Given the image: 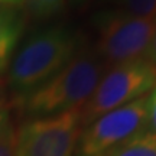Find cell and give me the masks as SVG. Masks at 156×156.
<instances>
[{
    "instance_id": "1",
    "label": "cell",
    "mask_w": 156,
    "mask_h": 156,
    "mask_svg": "<svg viewBox=\"0 0 156 156\" xmlns=\"http://www.w3.org/2000/svg\"><path fill=\"white\" fill-rule=\"evenodd\" d=\"M80 51V35L67 26H51L30 35L9 67L7 87L17 106L59 73Z\"/></svg>"
},
{
    "instance_id": "2",
    "label": "cell",
    "mask_w": 156,
    "mask_h": 156,
    "mask_svg": "<svg viewBox=\"0 0 156 156\" xmlns=\"http://www.w3.org/2000/svg\"><path fill=\"white\" fill-rule=\"evenodd\" d=\"M107 69V64L94 49H80L59 73L32 91L19 106L28 120L78 110L90 98Z\"/></svg>"
},
{
    "instance_id": "3",
    "label": "cell",
    "mask_w": 156,
    "mask_h": 156,
    "mask_svg": "<svg viewBox=\"0 0 156 156\" xmlns=\"http://www.w3.org/2000/svg\"><path fill=\"white\" fill-rule=\"evenodd\" d=\"M156 85V64L139 58L113 65L80 108L81 129L103 114L137 100Z\"/></svg>"
},
{
    "instance_id": "4",
    "label": "cell",
    "mask_w": 156,
    "mask_h": 156,
    "mask_svg": "<svg viewBox=\"0 0 156 156\" xmlns=\"http://www.w3.org/2000/svg\"><path fill=\"white\" fill-rule=\"evenodd\" d=\"M155 19L134 17L119 9L103 12L94 20V51L108 68L143 58L153 36Z\"/></svg>"
},
{
    "instance_id": "5",
    "label": "cell",
    "mask_w": 156,
    "mask_h": 156,
    "mask_svg": "<svg viewBox=\"0 0 156 156\" xmlns=\"http://www.w3.org/2000/svg\"><path fill=\"white\" fill-rule=\"evenodd\" d=\"M80 133V108L30 119L15 129V156H75Z\"/></svg>"
},
{
    "instance_id": "6",
    "label": "cell",
    "mask_w": 156,
    "mask_h": 156,
    "mask_svg": "<svg viewBox=\"0 0 156 156\" xmlns=\"http://www.w3.org/2000/svg\"><path fill=\"white\" fill-rule=\"evenodd\" d=\"M147 130V95L103 114L81 129L75 156H103Z\"/></svg>"
},
{
    "instance_id": "7",
    "label": "cell",
    "mask_w": 156,
    "mask_h": 156,
    "mask_svg": "<svg viewBox=\"0 0 156 156\" xmlns=\"http://www.w3.org/2000/svg\"><path fill=\"white\" fill-rule=\"evenodd\" d=\"M25 29V17L17 7L0 6V62L17 46Z\"/></svg>"
},
{
    "instance_id": "8",
    "label": "cell",
    "mask_w": 156,
    "mask_h": 156,
    "mask_svg": "<svg viewBox=\"0 0 156 156\" xmlns=\"http://www.w3.org/2000/svg\"><path fill=\"white\" fill-rule=\"evenodd\" d=\"M103 156H156V134L146 130Z\"/></svg>"
},
{
    "instance_id": "9",
    "label": "cell",
    "mask_w": 156,
    "mask_h": 156,
    "mask_svg": "<svg viewBox=\"0 0 156 156\" xmlns=\"http://www.w3.org/2000/svg\"><path fill=\"white\" fill-rule=\"evenodd\" d=\"M119 10L140 19H155L156 0H114Z\"/></svg>"
},
{
    "instance_id": "10",
    "label": "cell",
    "mask_w": 156,
    "mask_h": 156,
    "mask_svg": "<svg viewBox=\"0 0 156 156\" xmlns=\"http://www.w3.org/2000/svg\"><path fill=\"white\" fill-rule=\"evenodd\" d=\"M28 10L38 17H48L52 16L61 10L65 0H25Z\"/></svg>"
},
{
    "instance_id": "11",
    "label": "cell",
    "mask_w": 156,
    "mask_h": 156,
    "mask_svg": "<svg viewBox=\"0 0 156 156\" xmlns=\"http://www.w3.org/2000/svg\"><path fill=\"white\" fill-rule=\"evenodd\" d=\"M147 130L156 134V85L147 95Z\"/></svg>"
},
{
    "instance_id": "12",
    "label": "cell",
    "mask_w": 156,
    "mask_h": 156,
    "mask_svg": "<svg viewBox=\"0 0 156 156\" xmlns=\"http://www.w3.org/2000/svg\"><path fill=\"white\" fill-rule=\"evenodd\" d=\"M0 156H15V129L0 140Z\"/></svg>"
},
{
    "instance_id": "13",
    "label": "cell",
    "mask_w": 156,
    "mask_h": 156,
    "mask_svg": "<svg viewBox=\"0 0 156 156\" xmlns=\"http://www.w3.org/2000/svg\"><path fill=\"white\" fill-rule=\"evenodd\" d=\"M12 130H13V124H12L9 108L0 110V140L3 139L7 133H10Z\"/></svg>"
},
{
    "instance_id": "14",
    "label": "cell",
    "mask_w": 156,
    "mask_h": 156,
    "mask_svg": "<svg viewBox=\"0 0 156 156\" xmlns=\"http://www.w3.org/2000/svg\"><path fill=\"white\" fill-rule=\"evenodd\" d=\"M5 108H9V87L6 78H3L0 74V110Z\"/></svg>"
},
{
    "instance_id": "15",
    "label": "cell",
    "mask_w": 156,
    "mask_h": 156,
    "mask_svg": "<svg viewBox=\"0 0 156 156\" xmlns=\"http://www.w3.org/2000/svg\"><path fill=\"white\" fill-rule=\"evenodd\" d=\"M143 58L146 59H149L151 62L156 64V19H155V30H153V36H152V41L149 46H147V51H146V54Z\"/></svg>"
},
{
    "instance_id": "16",
    "label": "cell",
    "mask_w": 156,
    "mask_h": 156,
    "mask_svg": "<svg viewBox=\"0 0 156 156\" xmlns=\"http://www.w3.org/2000/svg\"><path fill=\"white\" fill-rule=\"evenodd\" d=\"M25 0H0V6H10V7H17L22 5Z\"/></svg>"
},
{
    "instance_id": "17",
    "label": "cell",
    "mask_w": 156,
    "mask_h": 156,
    "mask_svg": "<svg viewBox=\"0 0 156 156\" xmlns=\"http://www.w3.org/2000/svg\"><path fill=\"white\" fill-rule=\"evenodd\" d=\"M87 2H88V0H69V3L74 6H81V5H84V3H87Z\"/></svg>"
},
{
    "instance_id": "18",
    "label": "cell",
    "mask_w": 156,
    "mask_h": 156,
    "mask_svg": "<svg viewBox=\"0 0 156 156\" xmlns=\"http://www.w3.org/2000/svg\"><path fill=\"white\" fill-rule=\"evenodd\" d=\"M6 67H7V61H2V62H0V74H3V71L6 69Z\"/></svg>"
}]
</instances>
